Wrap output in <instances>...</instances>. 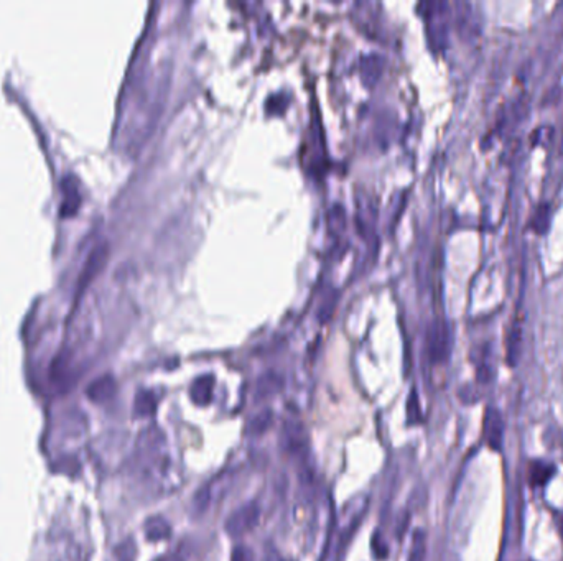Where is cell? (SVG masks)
Listing matches in <instances>:
<instances>
[{"mask_svg": "<svg viewBox=\"0 0 563 561\" xmlns=\"http://www.w3.org/2000/svg\"><path fill=\"white\" fill-rule=\"evenodd\" d=\"M451 351V331L445 319H435L427 331V356L432 364L448 361Z\"/></svg>", "mask_w": 563, "mask_h": 561, "instance_id": "1", "label": "cell"}, {"mask_svg": "<svg viewBox=\"0 0 563 561\" xmlns=\"http://www.w3.org/2000/svg\"><path fill=\"white\" fill-rule=\"evenodd\" d=\"M259 517H261V509L257 502H247L235 509L228 519H226L224 530L231 536H240L250 532L257 525Z\"/></svg>", "mask_w": 563, "mask_h": 561, "instance_id": "2", "label": "cell"}, {"mask_svg": "<svg viewBox=\"0 0 563 561\" xmlns=\"http://www.w3.org/2000/svg\"><path fill=\"white\" fill-rule=\"evenodd\" d=\"M108 258H109V244L108 242H101L93 249V251H91L88 260H86L83 270H81V275H79V284H78L79 291H84L86 286H88L91 282H93L94 278L99 275L101 270L105 267Z\"/></svg>", "mask_w": 563, "mask_h": 561, "instance_id": "3", "label": "cell"}, {"mask_svg": "<svg viewBox=\"0 0 563 561\" xmlns=\"http://www.w3.org/2000/svg\"><path fill=\"white\" fill-rule=\"evenodd\" d=\"M63 204H61V216L63 218H70V216L76 214V211L81 206V193L78 181L73 175H68L63 180Z\"/></svg>", "mask_w": 563, "mask_h": 561, "instance_id": "4", "label": "cell"}, {"mask_svg": "<svg viewBox=\"0 0 563 561\" xmlns=\"http://www.w3.org/2000/svg\"><path fill=\"white\" fill-rule=\"evenodd\" d=\"M503 418H500V414L498 410L489 409L488 414L484 416V436L488 444L493 449H499L500 443H503Z\"/></svg>", "mask_w": 563, "mask_h": 561, "instance_id": "5", "label": "cell"}, {"mask_svg": "<svg viewBox=\"0 0 563 561\" xmlns=\"http://www.w3.org/2000/svg\"><path fill=\"white\" fill-rule=\"evenodd\" d=\"M283 388V377L277 372H267L264 376L259 377V381L256 383V397L257 400H266L271 399V397L277 395Z\"/></svg>", "mask_w": 563, "mask_h": 561, "instance_id": "6", "label": "cell"}, {"mask_svg": "<svg viewBox=\"0 0 563 561\" xmlns=\"http://www.w3.org/2000/svg\"><path fill=\"white\" fill-rule=\"evenodd\" d=\"M214 390V377L213 376H201L195 378V382L190 387V397L196 405H208L211 399H213Z\"/></svg>", "mask_w": 563, "mask_h": 561, "instance_id": "7", "label": "cell"}, {"mask_svg": "<svg viewBox=\"0 0 563 561\" xmlns=\"http://www.w3.org/2000/svg\"><path fill=\"white\" fill-rule=\"evenodd\" d=\"M384 63L386 61L379 55H368L361 58V76H363L365 86H373L377 83V79L382 74Z\"/></svg>", "mask_w": 563, "mask_h": 561, "instance_id": "8", "label": "cell"}, {"mask_svg": "<svg viewBox=\"0 0 563 561\" xmlns=\"http://www.w3.org/2000/svg\"><path fill=\"white\" fill-rule=\"evenodd\" d=\"M283 441H285V448L292 453H300L302 449L306 448V433L303 431L300 425L292 423L287 425L285 435H283Z\"/></svg>", "mask_w": 563, "mask_h": 561, "instance_id": "9", "label": "cell"}, {"mask_svg": "<svg viewBox=\"0 0 563 561\" xmlns=\"http://www.w3.org/2000/svg\"><path fill=\"white\" fill-rule=\"evenodd\" d=\"M273 421V414L272 410H262L256 414L247 421L245 425V433L250 436H261L266 433V431L272 426Z\"/></svg>", "mask_w": 563, "mask_h": 561, "instance_id": "10", "label": "cell"}, {"mask_svg": "<svg viewBox=\"0 0 563 561\" xmlns=\"http://www.w3.org/2000/svg\"><path fill=\"white\" fill-rule=\"evenodd\" d=\"M425 556H427V535L423 530H415L412 535L407 561H425Z\"/></svg>", "mask_w": 563, "mask_h": 561, "instance_id": "11", "label": "cell"}, {"mask_svg": "<svg viewBox=\"0 0 563 561\" xmlns=\"http://www.w3.org/2000/svg\"><path fill=\"white\" fill-rule=\"evenodd\" d=\"M553 474V466L548 463L537 461L531 466V471H529V476H531V482L533 486H542L545 484L548 479L552 477Z\"/></svg>", "mask_w": 563, "mask_h": 561, "instance_id": "12", "label": "cell"}, {"mask_svg": "<svg viewBox=\"0 0 563 561\" xmlns=\"http://www.w3.org/2000/svg\"><path fill=\"white\" fill-rule=\"evenodd\" d=\"M145 532H147V539L148 540L158 541V540L168 539V536H170V534H172V529H170V525H168L165 520L152 519V520H148Z\"/></svg>", "mask_w": 563, "mask_h": 561, "instance_id": "13", "label": "cell"}, {"mask_svg": "<svg viewBox=\"0 0 563 561\" xmlns=\"http://www.w3.org/2000/svg\"><path fill=\"white\" fill-rule=\"evenodd\" d=\"M157 409V400L150 392H141L136 399V414L138 416L152 415Z\"/></svg>", "mask_w": 563, "mask_h": 561, "instance_id": "14", "label": "cell"}, {"mask_svg": "<svg viewBox=\"0 0 563 561\" xmlns=\"http://www.w3.org/2000/svg\"><path fill=\"white\" fill-rule=\"evenodd\" d=\"M420 420H422L420 402H418L417 392L412 390L407 399V421L408 423H418Z\"/></svg>", "mask_w": 563, "mask_h": 561, "instance_id": "15", "label": "cell"}, {"mask_svg": "<svg viewBox=\"0 0 563 561\" xmlns=\"http://www.w3.org/2000/svg\"><path fill=\"white\" fill-rule=\"evenodd\" d=\"M114 392V381L110 377H103L94 383L93 394L96 399H108Z\"/></svg>", "mask_w": 563, "mask_h": 561, "instance_id": "16", "label": "cell"}, {"mask_svg": "<svg viewBox=\"0 0 563 561\" xmlns=\"http://www.w3.org/2000/svg\"><path fill=\"white\" fill-rule=\"evenodd\" d=\"M330 227H335V231H343L346 227V213L341 206H333L328 213Z\"/></svg>", "mask_w": 563, "mask_h": 561, "instance_id": "17", "label": "cell"}, {"mask_svg": "<svg viewBox=\"0 0 563 561\" xmlns=\"http://www.w3.org/2000/svg\"><path fill=\"white\" fill-rule=\"evenodd\" d=\"M231 561H254V551L245 545L235 546L231 553Z\"/></svg>", "mask_w": 563, "mask_h": 561, "instance_id": "18", "label": "cell"}, {"mask_svg": "<svg viewBox=\"0 0 563 561\" xmlns=\"http://www.w3.org/2000/svg\"><path fill=\"white\" fill-rule=\"evenodd\" d=\"M373 551H374V555L377 556L379 560H384L389 555L387 543L382 540V536L379 535V532L374 535V539H373Z\"/></svg>", "mask_w": 563, "mask_h": 561, "instance_id": "19", "label": "cell"}, {"mask_svg": "<svg viewBox=\"0 0 563 561\" xmlns=\"http://www.w3.org/2000/svg\"><path fill=\"white\" fill-rule=\"evenodd\" d=\"M158 561H185V560H183V556L180 553H170L163 556V558H160Z\"/></svg>", "mask_w": 563, "mask_h": 561, "instance_id": "20", "label": "cell"}, {"mask_svg": "<svg viewBox=\"0 0 563 561\" xmlns=\"http://www.w3.org/2000/svg\"><path fill=\"white\" fill-rule=\"evenodd\" d=\"M558 529H560V532H562V535H563V514L558 517Z\"/></svg>", "mask_w": 563, "mask_h": 561, "instance_id": "21", "label": "cell"}]
</instances>
